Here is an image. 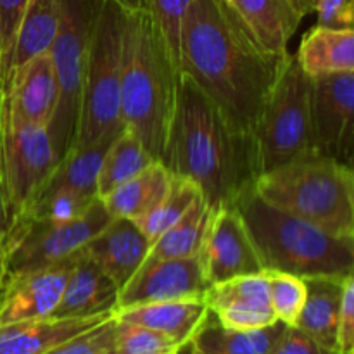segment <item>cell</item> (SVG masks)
Returning a JSON list of instances; mask_svg holds the SVG:
<instances>
[{
    "label": "cell",
    "instance_id": "obj_40",
    "mask_svg": "<svg viewBox=\"0 0 354 354\" xmlns=\"http://www.w3.org/2000/svg\"><path fill=\"white\" fill-rule=\"evenodd\" d=\"M290 3L301 17H306L308 14L317 12L320 0H290Z\"/></svg>",
    "mask_w": 354,
    "mask_h": 354
},
{
    "label": "cell",
    "instance_id": "obj_7",
    "mask_svg": "<svg viewBox=\"0 0 354 354\" xmlns=\"http://www.w3.org/2000/svg\"><path fill=\"white\" fill-rule=\"evenodd\" d=\"M311 90L313 78L303 71L296 55L289 54L254 127L261 175L317 154Z\"/></svg>",
    "mask_w": 354,
    "mask_h": 354
},
{
    "label": "cell",
    "instance_id": "obj_30",
    "mask_svg": "<svg viewBox=\"0 0 354 354\" xmlns=\"http://www.w3.org/2000/svg\"><path fill=\"white\" fill-rule=\"evenodd\" d=\"M201 196L199 189L182 176L171 175V185H169L168 194L165 199L154 207L149 214L140 218L138 221H133L142 234L147 237V241L152 242L168 230L173 223L180 220L185 214V211L192 206L194 201Z\"/></svg>",
    "mask_w": 354,
    "mask_h": 354
},
{
    "label": "cell",
    "instance_id": "obj_11",
    "mask_svg": "<svg viewBox=\"0 0 354 354\" xmlns=\"http://www.w3.org/2000/svg\"><path fill=\"white\" fill-rule=\"evenodd\" d=\"M354 73L313 78L311 120L315 151L353 168L354 159Z\"/></svg>",
    "mask_w": 354,
    "mask_h": 354
},
{
    "label": "cell",
    "instance_id": "obj_15",
    "mask_svg": "<svg viewBox=\"0 0 354 354\" xmlns=\"http://www.w3.org/2000/svg\"><path fill=\"white\" fill-rule=\"evenodd\" d=\"M207 310L223 327L254 330L275 324L265 272L213 283L204 294Z\"/></svg>",
    "mask_w": 354,
    "mask_h": 354
},
{
    "label": "cell",
    "instance_id": "obj_9",
    "mask_svg": "<svg viewBox=\"0 0 354 354\" xmlns=\"http://www.w3.org/2000/svg\"><path fill=\"white\" fill-rule=\"evenodd\" d=\"M111 220L113 216L102 199L97 197L82 216L66 223H12L2 249L6 273L10 275L71 258Z\"/></svg>",
    "mask_w": 354,
    "mask_h": 354
},
{
    "label": "cell",
    "instance_id": "obj_38",
    "mask_svg": "<svg viewBox=\"0 0 354 354\" xmlns=\"http://www.w3.org/2000/svg\"><path fill=\"white\" fill-rule=\"evenodd\" d=\"M318 26L353 28V0H320L318 3Z\"/></svg>",
    "mask_w": 354,
    "mask_h": 354
},
{
    "label": "cell",
    "instance_id": "obj_44",
    "mask_svg": "<svg viewBox=\"0 0 354 354\" xmlns=\"http://www.w3.org/2000/svg\"><path fill=\"white\" fill-rule=\"evenodd\" d=\"M187 354H190V353H189V346H187Z\"/></svg>",
    "mask_w": 354,
    "mask_h": 354
},
{
    "label": "cell",
    "instance_id": "obj_18",
    "mask_svg": "<svg viewBox=\"0 0 354 354\" xmlns=\"http://www.w3.org/2000/svg\"><path fill=\"white\" fill-rule=\"evenodd\" d=\"M120 287L82 251L68 277L61 301L52 313L55 318H90L114 315Z\"/></svg>",
    "mask_w": 354,
    "mask_h": 354
},
{
    "label": "cell",
    "instance_id": "obj_1",
    "mask_svg": "<svg viewBox=\"0 0 354 354\" xmlns=\"http://www.w3.org/2000/svg\"><path fill=\"white\" fill-rule=\"evenodd\" d=\"M287 55L263 48L227 0H192L183 16L180 73L242 130L254 133Z\"/></svg>",
    "mask_w": 354,
    "mask_h": 354
},
{
    "label": "cell",
    "instance_id": "obj_46",
    "mask_svg": "<svg viewBox=\"0 0 354 354\" xmlns=\"http://www.w3.org/2000/svg\"><path fill=\"white\" fill-rule=\"evenodd\" d=\"M185 354H187V348H185Z\"/></svg>",
    "mask_w": 354,
    "mask_h": 354
},
{
    "label": "cell",
    "instance_id": "obj_8",
    "mask_svg": "<svg viewBox=\"0 0 354 354\" xmlns=\"http://www.w3.org/2000/svg\"><path fill=\"white\" fill-rule=\"evenodd\" d=\"M99 0H61L59 30L50 47L57 102L47 131L59 161L75 145L82 102L86 48Z\"/></svg>",
    "mask_w": 354,
    "mask_h": 354
},
{
    "label": "cell",
    "instance_id": "obj_31",
    "mask_svg": "<svg viewBox=\"0 0 354 354\" xmlns=\"http://www.w3.org/2000/svg\"><path fill=\"white\" fill-rule=\"evenodd\" d=\"M268 283L270 306L279 322L286 325H296L304 301H306V283L304 279L283 272H265Z\"/></svg>",
    "mask_w": 354,
    "mask_h": 354
},
{
    "label": "cell",
    "instance_id": "obj_19",
    "mask_svg": "<svg viewBox=\"0 0 354 354\" xmlns=\"http://www.w3.org/2000/svg\"><path fill=\"white\" fill-rule=\"evenodd\" d=\"M113 315L90 318H33L0 324V354H44Z\"/></svg>",
    "mask_w": 354,
    "mask_h": 354
},
{
    "label": "cell",
    "instance_id": "obj_39",
    "mask_svg": "<svg viewBox=\"0 0 354 354\" xmlns=\"http://www.w3.org/2000/svg\"><path fill=\"white\" fill-rule=\"evenodd\" d=\"M10 225H12V211H10L9 203H7L2 180H0V252H2L3 244H6V239L10 230Z\"/></svg>",
    "mask_w": 354,
    "mask_h": 354
},
{
    "label": "cell",
    "instance_id": "obj_14",
    "mask_svg": "<svg viewBox=\"0 0 354 354\" xmlns=\"http://www.w3.org/2000/svg\"><path fill=\"white\" fill-rule=\"evenodd\" d=\"M78 252L52 265L7 275L0 303V324L52 317Z\"/></svg>",
    "mask_w": 354,
    "mask_h": 354
},
{
    "label": "cell",
    "instance_id": "obj_6",
    "mask_svg": "<svg viewBox=\"0 0 354 354\" xmlns=\"http://www.w3.org/2000/svg\"><path fill=\"white\" fill-rule=\"evenodd\" d=\"M123 10L113 0H99L83 75L75 145L114 138L123 130L121 118V44Z\"/></svg>",
    "mask_w": 354,
    "mask_h": 354
},
{
    "label": "cell",
    "instance_id": "obj_28",
    "mask_svg": "<svg viewBox=\"0 0 354 354\" xmlns=\"http://www.w3.org/2000/svg\"><path fill=\"white\" fill-rule=\"evenodd\" d=\"M154 159L151 158L140 138L123 127L114 137L100 162L99 178H97V196L102 199L124 182L144 171Z\"/></svg>",
    "mask_w": 354,
    "mask_h": 354
},
{
    "label": "cell",
    "instance_id": "obj_37",
    "mask_svg": "<svg viewBox=\"0 0 354 354\" xmlns=\"http://www.w3.org/2000/svg\"><path fill=\"white\" fill-rule=\"evenodd\" d=\"M270 354H335L328 349H325L324 346L318 344L311 335H308L306 332L301 330L296 325H287V328L283 330V334L280 335V339L277 341V344L273 346V349Z\"/></svg>",
    "mask_w": 354,
    "mask_h": 354
},
{
    "label": "cell",
    "instance_id": "obj_24",
    "mask_svg": "<svg viewBox=\"0 0 354 354\" xmlns=\"http://www.w3.org/2000/svg\"><path fill=\"white\" fill-rule=\"evenodd\" d=\"M296 59L311 78L334 73H354L353 28H313L304 35Z\"/></svg>",
    "mask_w": 354,
    "mask_h": 354
},
{
    "label": "cell",
    "instance_id": "obj_43",
    "mask_svg": "<svg viewBox=\"0 0 354 354\" xmlns=\"http://www.w3.org/2000/svg\"><path fill=\"white\" fill-rule=\"evenodd\" d=\"M2 128H3V99L0 90V149H2Z\"/></svg>",
    "mask_w": 354,
    "mask_h": 354
},
{
    "label": "cell",
    "instance_id": "obj_13",
    "mask_svg": "<svg viewBox=\"0 0 354 354\" xmlns=\"http://www.w3.org/2000/svg\"><path fill=\"white\" fill-rule=\"evenodd\" d=\"M209 287L197 256L182 259L145 258L120 290L116 311L165 301L204 299Z\"/></svg>",
    "mask_w": 354,
    "mask_h": 354
},
{
    "label": "cell",
    "instance_id": "obj_16",
    "mask_svg": "<svg viewBox=\"0 0 354 354\" xmlns=\"http://www.w3.org/2000/svg\"><path fill=\"white\" fill-rule=\"evenodd\" d=\"M57 102V83L50 52L37 55L23 66L10 82L3 106V123H21L48 127Z\"/></svg>",
    "mask_w": 354,
    "mask_h": 354
},
{
    "label": "cell",
    "instance_id": "obj_4",
    "mask_svg": "<svg viewBox=\"0 0 354 354\" xmlns=\"http://www.w3.org/2000/svg\"><path fill=\"white\" fill-rule=\"evenodd\" d=\"M248 227L265 272H283L301 279L348 277L354 270V239L334 237L322 228L245 196L235 206Z\"/></svg>",
    "mask_w": 354,
    "mask_h": 354
},
{
    "label": "cell",
    "instance_id": "obj_22",
    "mask_svg": "<svg viewBox=\"0 0 354 354\" xmlns=\"http://www.w3.org/2000/svg\"><path fill=\"white\" fill-rule=\"evenodd\" d=\"M348 277L304 279L306 301L296 324V327L311 335L318 344L335 354H337L339 310H341L344 280Z\"/></svg>",
    "mask_w": 354,
    "mask_h": 354
},
{
    "label": "cell",
    "instance_id": "obj_12",
    "mask_svg": "<svg viewBox=\"0 0 354 354\" xmlns=\"http://www.w3.org/2000/svg\"><path fill=\"white\" fill-rule=\"evenodd\" d=\"M197 258L211 286L265 272L237 207H218L211 213Z\"/></svg>",
    "mask_w": 354,
    "mask_h": 354
},
{
    "label": "cell",
    "instance_id": "obj_33",
    "mask_svg": "<svg viewBox=\"0 0 354 354\" xmlns=\"http://www.w3.org/2000/svg\"><path fill=\"white\" fill-rule=\"evenodd\" d=\"M30 0H0V90L3 106L9 92L10 62L21 17Z\"/></svg>",
    "mask_w": 354,
    "mask_h": 354
},
{
    "label": "cell",
    "instance_id": "obj_32",
    "mask_svg": "<svg viewBox=\"0 0 354 354\" xmlns=\"http://www.w3.org/2000/svg\"><path fill=\"white\" fill-rule=\"evenodd\" d=\"M183 349L159 332L118 318L114 354H180Z\"/></svg>",
    "mask_w": 354,
    "mask_h": 354
},
{
    "label": "cell",
    "instance_id": "obj_5",
    "mask_svg": "<svg viewBox=\"0 0 354 354\" xmlns=\"http://www.w3.org/2000/svg\"><path fill=\"white\" fill-rule=\"evenodd\" d=\"M254 192L334 237L354 239V173L335 159L313 154L287 162L263 173Z\"/></svg>",
    "mask_w": 354,
    "mask_h": 354
},
{
    "label": "cell",
    "instance_id": "obj_29",
    "mask_svg": "<svg viewBox=\"0 0 354 354\" xmlns=\"http://www.w3.org/2000/svg\"><path fill=\"white\" fill-rule=\"evenodd\" d=\"M211 213L213 209L207 206L203 196L197 197L185 214L152 242L147 258L182 259L199 254Z\"/></svg>",
    "mask_w": 354,
    "mask_h": 354
},
{
    "label": "cell",
    "instance_id": "obj_41",
    "mask_svg": "<svg viewBox=\"0 0 354 354\" xmlns=\"http://www.w3.org/2000/svg\"><path fill=\"white\" fill-rule=\"evenodd\" d=\"M113 2L124 10H135L144 7V0H113Z\"/></svg>",
    "mask_w": 354,
    "mask_h": 354
},
{
    "label": "cell",
    "instance_id": "obj_17",
    "mask_svg": "<svg viewBox=\"0 0 354 354\" xmlns=\"http://www.w3.org/2000/svg\"><path fill=\"white\" fill-rule=\"evenodd\" d=\"M149 249L151 242L133 221L127 218H113L83 245L82 252L121 290L147 258Z\"/></svg>",
    "mask_w": 354,
    "mask_h": 354
},
{
    "label": "cell",
    "instance_id": "obj_2",
    "mask_svg": "<svg viewBox=\"0 0 354 354\" xmlns=\"http://www.w3.org/2000/svg\"><path fill=\"white\" fill-rule=\"evenodd\" d=\"M162 165L199 189L211 209L235 207L261 176L258 144L183 73Z\"/></svg>",
    "mask_w": 354,
    "mask_h": 354
},
{
    "label": "cell",
    "instance_id": "obj_27",
    "mask_svg": "<svg viewBox=\"0 0 354 354\" xmlns=\"http://www.w3.org/2000/svg\"><path fill=\"white\" fill-rule=\"evenodd\" d=\"M113 140L114 138H104L95 144L73 147L57 162L37 196L57 189H68L86 197H99L97 196V178H99L100 162Z\"/></svg>",
    "mask_w": 354,
    "mask_h": 354
},
{
    "label": "cell",
    "instance_id": "obj_35",
    "mask_svg": "<svg viewBox=\"0 0 354 354\" xmlns=\"http://www.w3.org/2000/svg\"><path fill=\"white\" fill-rule=\"evenodd\" d=\"M192 0H144V7L154 17L161 30L176 64H178V47L182 21Z\"/></svg>",
    "mask_w": 354,
    "mask_h": 354
},
{
    "label": "cell",
    "instance_id": "obj_20",
    "mask_svg": "<svg viewBox=\"0 0 354 354\" xmlns=\"http://www.w3.org/2000/svg\"><path fill=\"white\" fill-rule=\"evenodd\" d=\"M116 318L142 325L187 348L209 315L204 299L165 301L116 311Z\"/></svg>",
    "mask_w": 354,
    "mask_h": 354
},
{
    "label": "cell",
    "instance_id": "obj_36",
    "mask_svg": "<svg viewBox=\"0 0 354 354\" xmlns=\"http://www.w3.org/2000/svg\"><path fill=\"white\" fill-rule=\"evenodd\" d=\"M337 354H354V277L344 280L337 322Z\"/></svg>",
    "mask_w": 354,
    "mask_h": 354
},
{
    "label": "cell",
    "instance_id": "obj_34",
    "mask_svg": "<svg viewBox=\"0 0 354 354\" xmlns=\"http://www.w3.org/2000/svg\"><path fill=\"white\" fill-rule=\"evenodd\" d=\"M118 318L109 317L95 327L61 342L44 354H114Z\"/></svg>",
    "mask_w": 354,
    "mask_h": 354
},
{
    "label": "cell",
    "instance_id": "obj_26",
    "mask_svg": "<svg viewBox=\"0 0 354 354\" xmlns=\"http://www.w3.org/2000/svg\"><path fill=\"white\" fill-rule=\"evenodd\" d=\"M59 19H61V0H30L28 2L19 28H17L16 41H14L9 86L12 76L26 62L50 50L59 30Z\"/></svg>",
    "mask_w": 354,
    "mask_h": 354
},
{
    "label": "cell",
    "instance_id": "obj_45",
    "mask_svg": "<svg viewBox=\"0 0 354 354\" xmlns=\"http://www.w3.org/2000/svg\"><path fill=\"white\" fill-rule=\"evenodd\" d=\"M180 354H185V349H183V351H182V353H180Z\"/></svg>",
    "mask_w": 354,
    "mask_h": 354
},
{
    "label": "cell",
    "instance_id": "obj_42",
    "mask_svg": "<svg viewBox=\"0 0 354 354\" xmlns=\"http://www.w3.org/2000/svg\"><path fill=\"white\" fill-rule=\"evenodd\" d=\"M6 265H3V254L0 252V303H2V296H3V287H6Z\"/></svg>",
    "mask_w": 354,
    "mask_h": 354
},
{
    "label": "cell",
    "instance_id": "obj_25",
    "mask_svg": "<svg viewBox=\"0 0 354 354\" xmlns=\"http://www.w3.org/2000/svg\"><path fill=\"white\" fill-rule=\"evenodd\" d=\"M169 185L171 173L162 162L152 161L144 171L102 197V203L113 218L138 221L165 199Z\"/></svg>",
    "mask_w": 354,
    "mask_h": 354
},
{
    "label": "cell",
    "instance_id": "obj_21",
    "mask_svg": "<svg viewBox=\"0 0 354 354\" xmlns=\"http://www.w3.org/2000/svg\"><path fill=\"white\" fill-rule=\"evenodd\" d=\"M242 23L263 48L273 54H287L290 38L303 17L290 0H227Z\"/></svg>",
    "mask_w": 354,
    "mask_h": 354
},
{
    "label": "cell",
    "instance_id": "obj_3",
    "mask_svg": "<svg viewBox=\"0 0 354 354\" xmlns=\"http://www.w3.org/2000/svg\"><path fill=\"white\" fill-rule=\"evenodd\" d=\"M180 68L145 7L123 10L121 118L154 161H162L176 106Z\"/></svg>",
    "mask_w": 354,
    "mask_h": 354
},
{
    "label": "cell",
    "instance_id": "obj_23",
    "mask_svg": "<svg viewBox=\"0 0 354 354\" xmlns=\"http://www.w3.org/2000/svg\"><path fill=\"white\" fill-rule=\"evenodd\" d=\"M287 325L275 324L254 330H234L216 320L209 311L189 344L190 354H270Z\"/></svg>",
    "mask_w": 354,
    "mask_h": 354
},
{
    "label": "cell",
    "instance_id": "obj_10",
    "mask_svg": "<svg viewBox=\"0 0 354 354\" xmlns=\"http://www.w3.org/2000/svg\"><path fill=\"white\" fill-rule=\"evenodd\" d=\"M59 162L45 127L6 121L0 149V180L7 203L16 214L26 209Z\"/></svg>",
    "mask_w": 354,
    "mask_h": 354
}]
</instances>
